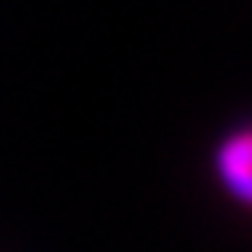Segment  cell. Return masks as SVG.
<instances>
[{"mask_svg":"<svg viewBox=\"0 0 252 252\" xmlns=\"http://www.w3.org/2000/svg\"><path fill=\"white\" fill-rule=\"evenodd\" d=\"M215 170L227 192L240 205L252 208V126H243V129L230 132L218 145Z\"/></svg>","mask_w":252,"mask_h":252,"instance_id":"6da1fadb","label":"cell"}]
</instances>
